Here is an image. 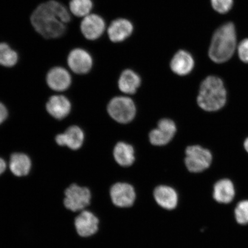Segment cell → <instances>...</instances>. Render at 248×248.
<instances>
[{
    "label": "cell",
    "mask_w": 248,
    "mask_h": 248,
    "mask_svg": "<svg viewBox=\"0 0 248 248\" xmlns=\"http://www.w3.org/2000/svg\"><path fill=\"white\" fill-rule=\"evenodd\" d=\"M84 135L81 129L76 126L68 128L67 131L56 137L57 143L63 146L66 145L72 150H78L82 146Z\"/></svg>",
    "instance_id": "16"
},
{
    "label": "cell",
    "mask_w": 248,
    "mask_h": 248,
    "mask_svg": "<svg viewBox=\"0 0 248 248\" xmlns=\"http://www.w3.org/2000/svg\"><path fill=\"white\" fill-rule=\"evenodd\" d=\"M48 113L55 119L61 120L69 114L70 102L63 95H54L49 98L46 105Z\"/></svg>",
    "instance_id": "18"
},
{
    "label": "cell",
    "mask_w": 248,
    "mask_h": 248,
    "mask_svg": "<svg viewBox=\"0 0 248 248\" xmlns=\"http://www.w3.org/2000/svg\"><path fill=\"white\" fill-rule=\"evenodd\" d=\"M244 147L245 150H246L247 153H248V138H247L246 140H245L244 141Z\"/></svg>",
    "instance_id": "29"
},
{
    "label": "cell",
    "mask_w": 248,
    "mask_h": 248,
    "mask_svg": "<svg viewBox=\"0 0 248 248\" xmlns=\"http://www.w3.org/2000/svg\"><path fill=\"white\" fill-rule=\"evenodd\" d=\"M92 194L88 188L72 184L64 191L65 208L73 212L84 210L91 202Z\"/></svg>",
    "instance_id": "5"
},
{
    "label": "cell",
    "mask_w": 248,
    "mask_h": 248,
    "mask_svg": "<svg viewBox=\"0 0 248 248\" xmlns=\"http://www.w3.org/2000/svg\"><path fill=\"white\" fill-rule=\"evenodd\" d=\"M170 67L173 72L178 76L187 75L194 69V58L188 52L180 50L173 56Z\"/></svg>",
    "instance_id": "15"
},
{
    "label": "cell",
    "mask_w": 248,
    "mask_h": 248,
    "mask_svg": "<svg viewBox=\"0 0 248 248\" xmlns=\"http://www.w3.org/2000/svg\"><path fill=\"white\" fill-rule=\"evenodd\" d=\"M237 46L235 26L232 23L222 25L214 33L209 49L210 60L217 63L227 62L233 55Z\"/></svg>",
    "instance_id": "2"
},
{
    "label": "cell",
    "mask_w": 248,
    "mask_h": 248,
    "mask_svg": "<svg viewBox=\"0 0 248 248\" xmlns=\"http://www.w3.org/2000/svg\"><path fill=\"white\" fill-rule=\"evenodd\" d=\"M133 30V25L129 20L118 18L113 21L108 27V35L111 42H122L131 36Z\"/></svg>",
    "instance_id": "14"
},
{
    "label": "cell",
    "mask_w": 248,
    "mask_h": 248,
    "mask_svg": "<svg viewBox=\"0 0 248 248\" xmlns=\"http://www.w3.org/2000/svg\"><path fill=\"white\" fill-rule=\"evenodd\" d=\"M19 58L16 49L6 42H0V66L12 67L17 63Z\"/></svg>",
    "instance_id": "22"
},
{
    "label": "cell",
    "mask_w": 248,
    "mask_h": 248,
    "mask_svg": "<svg viewBox=\"0 0 248 248\" xmlns=\"http://www.w3.org/2000/svg\"><path fill=\"white\" fill-rule=\"evenodd\" d=\"M10 169L15 176L21 177L29 174L31 167L30 158L23 154H14L10 161Z\"/></svg>",
    "instance_id": "21"
},
{
    "label": "cell",
    "mask_w": 248,
    "mask_h": 248,
    "mask_svg": "<svg viewBox=\"0 0 248 248\" xmlns=\"http://www.w3.org/2000/svg\"><path fill=\"white\" fill-rule=\"evenodd\" d=\"M154 197L156 203L164 209L171 210L178 205V195L174 189L170 186H157L154 191Z\"/></svg>",
    "instance_id": "13"
},
{
    "label": "cell",
    "mask_w": 248,
    "mask_h": 248,
    "mask_svg": "<svg viewBox=\"0 0 248 248\" xmlns=\"http://www.w3.org/2000/svg\"><path fill=\"white\" fill-rule=\"evenodd\" d=\"M110 195L114 205L122 208L132 206L136 197L135 189L132 185L121 182L111 186Z\"/></svg>",
    "instance_id": "9"
},
{
    "label": "cell",
    "mask_w": 248,
    "mask_h": 248,
    "mask_svg": "<svg viewBox=\"0 0 248 248\" xmlns=\"http://www.w3.org/2000/svg\"><path fill=\"white\" fill-rule=\"evenodd\" d=\"M227 101V92L224 82L220 78L209 76L202 82L197 103L207 111H218L225 106Z\"/></svg>",
    "instance_id": "3"
},
{
    "label": "cell",
    "mask_w": 248,
    "mask_h": 248,
    "mask_svg": "<svg viewBox=\"0 0 248 248\" xmlns=\"http://www.w3.org/2000/svg\"><path fill=\"white\" fill-rule=\"evenodd\" d=\"M140 84V77L135 71L130 69L123 71L118 82L120 91L128 94H134Z\"/></svg>",
    "instance_id": "19"
},
{
    "label": "cell",
    "mask_w": 248,
    "mask_h": 248,
    "mask_svg": "<svg viewBox=\"0 0 248 248\" xmlns=\"http://www.w3.org/2000/svg\"><path fill=\"white\" fill-rule=\"evenodd\" d=\"M214 9L219 14H225L231 10L233 0H211Z\"/></svg>",
    "instance_id": "25"
},
{
    "label": "cell",
    "mask_w": 248,
    "mask_h": 248,
    "mask_svg": "<svg viewBox=\"0 0 248 248\" xmlns=\"http://www.w3.org/2000/svg\"><path fill=\"white\" fill-rule=\"evenodd\" d=\"M46 80L51 89L56 91H63L70 86L71 77L66 69L58 66L52 68L48 71Z\"/></svg>",
    "instance_id": "12"
},
{
    "label": "cell",
    "mask_w": 248,
    "mask_h": 248,
    "mask_svg": "<svg viewBox=\"0 0 248 248\" xmlns=\"http://www.w3.org/2000/svg\"><path fill=\"white\" fill-rule=\"evenodd\" d=\"M238 54L241 61L248 63V39L243 40L238 45Z\"/></svg>",
    "instance_id": "26"
},
{
    "label": "cell",
    "mask_w": 248,
    "mask_h": 248,
    "mask_svg": "<svg viewBox=\"0 0 248 248\" xmlns=\"http://www.w3.org/2000/svg\"><path fill=\"white\" fill-rule=\"evenodd\" d=\"M68 7L74 16L83 18L91 14L93 2L92 0H69Z\"/></svg>",
    "instance_id": "23"
},
{
    "label": "cell",
    "mask_w": 248,
    "mask_h": 248,
    "mask_svg": "<svg viewBox=\"0 0 248 248\" xmlns=\"http://www.w3.org/2000/svg\"><path fill=\"white\" fill-rule=\"evenodd\" d=\"M74 226L80 237H91L98 231L99 219L92 212L83 210L74 220Z\"/></svg>",
    "instance_id": "11"
},
{
    "label": "cell",
    "mask_w": 248,
    "mask_h": 248,
    "mask_svg": "<svg viewBox=\"0 0 248 248\" xmlns=\"http://www.w3.org/2000/svg\"><path fill=\"white\" fill-rule=\"evenodd\" d=\"M71 21L69 8L58 0H47L40 3L30 16L33 30L46 40L63 38Z\"/></svg>",
    "instance_id": "1"
},
{
    "label": "cell",
    "mask_w": 248,
    "mask_h": 248,
    "mask_svg": "<svg viewBox=\"0 0 248 248\" xmlns=\"http://www.w3.org/2000/svg\"><path fill=\"white\" fill-rule=\"evenodd\" d=\"M6 169V163L5 161L0 158V175L5 171Z\"/></svg>",
    "instance_id": "28"
},
{
    "label": "cell",
    "mask_w": 248,
    "mask_h": 248,
    "mask_svg": "<svg viewBox=\"0 0 248 248\" xmlns=\"http://www.w3.org/2000/svg\"><path fill=\"white\" fill-rule=\"evenodd\" d=\"M8 112L7 108L4 105L0 102V124H1L7 118Z\"/></svg>",
    "instance_id": "27"
},
{
    "label": "cell",
    "mask_w": 248,
    "mask_h": 248,
    "mask_svg": "<svg viewBox=\"0 0 248 248\" xmlns=\"http://www.w3.org/2000/svg\"><path fill=\"white\" fill-rule=\"evenodd\" d=\"M106 29L104 18L100 15L91 14L82 18L79 24L80 33L83 38L94 41L101 38Z\"/></svg>",
    "instance_id": "7"
},
{
    "label": "cell",
    "mask_w": 248,
    "mask_h": 248,
    "mask_svg": "<svg viewBox=\"0 0 248 248\" xmlns=\"http://www.w3.org/2000/svg\"><path fill=\"white\" fill-rule=\"evenodd\" d=\"M113 156L116 162L123 167L131 166L135 160L134 148L124 142H118L116 145Z\"/></svg>",
    "instance_id": "20"
},
{
    "label": "cell",
    "mask_w": 248,
    "mask_h": 248,
    "mask_svg": "<svg viewBox=\"0 0 248 248\" xmlns=\"http://www.w3.org/2000/svg\"><path fill=\"white\" fill-rule=\"evenodd\" d=\"M108 111L116 122L127 124L134 119L136 108L132 99L121 96L114 97L110 101L108 106Z\"/></svg>",
    "instance_id": "4"
},
{
    "label": "cell",
    "mask_w": 248,
    "mask_h": 248,
    "mask_svg": "<svg viewBox=\"0 0 248 248\" xmlns=\"http://www.w3.org/2000/svg\"><path fill=\"white\" fill-rule=\"evenodd\" d=\"M212 160V154L210 151L200 145H192L186 149L185 164L191 172H203L209 168Z\"/></svg>",
    "instance_id": "6"
},
{
    "label": "cell",
    "mask_w": 248,
    "mask_h": 248,
    "mask_svg": "<svg viewBox=\"0 0 248 248\" xmlns=\"http://www.w3.org/2000/svg\"><path fill=\"white\" fill-rule=\"evenodd\" d=\"M176 132V126L172 120L168 119L160 120L157 127L152 130L149 135L150 142L156 146H162L171 141Z\"/></svg>",
    "instance_id": "10"
},
{
    "label": "cell",
    "mask_w": 248,
    "mask_h": 248,
    "mask_svg": "<svg viewBox=\"0 0 248 248\" xmlns=\"http://www.w3.org/2000/svg\"><path fill=\"white\" fill-rule=\"evenodd\" d=\"M234 196V186L230 179L219 180L214 186L213 198L217 202L224 204L231 203Z\"/></svg>",
    "instance_id": "17"
},
{
    "label": "cell",
    "mask_w": 248,
    "mask_h": 248,
    "mask_svg": "<svg viewBox=\"0 0 248 248\" xmlns=\"http://www.w3.org/2000/svg\"><path fill=\"white\" fill-rule=\"evenodd\" d=\"M70 69L77 74H86L91 70L93 61L91 54L82 47L71 49L67 57Z\"/></svg>",
    "instance_id": "8"
},
{
    "label": "cell",
    "mask_w": 248,
    "mask_h": 248,
    "mask_svg": "<svg viewBox=\"0 0 248 248\" xmlns=\"http://www.w3.org/2000/svg\"><path fill=\"white\" fill-rule=\"evenodd\" d=\"M234 215L238 224H248V200L243 201L238 203L235 209Z\"/></svg>",
    "instance_id": "24"
}]
</instances>
